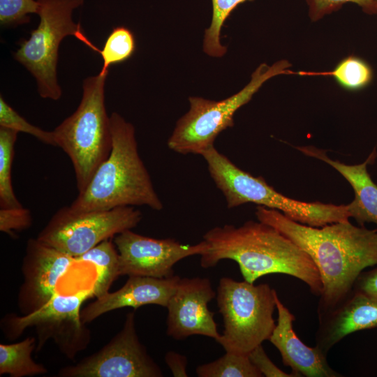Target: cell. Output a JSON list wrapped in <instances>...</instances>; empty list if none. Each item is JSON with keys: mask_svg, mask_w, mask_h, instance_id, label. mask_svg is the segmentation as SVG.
Listing matches in <instances>:
<instances>
[{"mask_svg": "<svg viewBox=\"0 0 377 377\" xmlns=\"http://www.w3.org/2000/svg\"><path fill=\"white\" fill-rule=\"evenodd\" d=\"M256 216L290 239L315 263L323 285L318 315L341 302L364 269L377 265V228L357 226L349 220L313 227L262 206L256 207Z\"/></svg>", "mask_w": 377, "mask_h": 377, "instance_id": "obj_1", "label": "cell"}, {"mask_svg": "<svg viewBox=\"0 0 377 377\" xmlns=\"http://www.w3.org/2000/svg\"><path fill=\"white\" fill-rule=\"evenodd\" d=\"M203 240L209 246L200 255L203 268L230 259L238 264L244 279L249 283L267 274H283L302 281L314 295H321V278L310 256L268 224L248 221L239 227L216 226L203 235Z\"/></svg>", "mask_w": 377, "mask_h": 377, "instance_id": "obj_2", "label": "cell"}, {"mask_svg": "<svg viewBox=\"0 0 377 377\" xmlns=\"http://www.w3.org/2000/svg\"><path fill=\"white\" fill-rule=\"evenodd\" d=\"M110 118V154L68 207L75 212L133 206L161 210L163 203L138 152L134 126L117 112H112Z\"/></svg>", "mask_w": 377, "mask_h": 377, "instance_id": "obj_3", "label": "cell"}, {"mask_svg": "<svg viewBox=\"0 0 377 377\" xmlns=\"http://www.w3.org/2000/svg\"><path fill=\"white\" fill-rule=\"evenodd\" d=\"M106 77L99 73L87 77L76 110L52 131L56 146L71 161L79 193L85 189L112 149L110 118L105 105Z\"/></svg>", "mask_w": 377, "mask_h": 377, "instance_id": "obj_4", "label": "cell"}, {"mask_svg": "<svg viewBox=\"0 0 377 377\" xmlns=\"http://www.w3.org/2000/svg\"><path fill=\"white\" fill-rule=\"evenodd\" d=\"M202 156L215 185L225 197L228 208L252 202L279 210L295 221L313 227L348 221L350 218L347 205L306 202L285 196L269 186L262 177H254L238 168L214 146Z\"/></svg>", "mask_w": 377, "mask_h": 377, "instance_id": "obj_5", "label": "cell"}, {"mask_svg": "<svg viewBox=\"0 0 377 377\" xmlns=\"http://www.w3.org/2000/svg\"><path fill=\"white\" fill-rule=\"evenodd\" d=\"M38 1L39 24L30 32L28 39L20 43L13 57L34 77L40 97L57 101L62 93L57 73L62 40L73 36L96 52L98 48L87 38L81 25L72 18L73 11L82 6L84 0Z\"/></svg>", "mask_w": 377, "mask_h": 377, "instance_id": "obj_6", "label": "cell"}, {"mask_svg": "<svg viewBox=\"0 0 377 377\" xmlns=\"http://www.w3.org/2000/svg\"><path fill=\"white\" fill-rule=\"evenodd\" d=\"M276 290L267 283L255 285L222 277L216 301L224 330L216 341L226 352L248 355L269 340L276 325Z\"/></svg>", "mask_w": 377, "mask_h": 377, "instance_id": "obj_7", "label": "cell"}, {"mask_svg": "<svg viewBox=\"0 0 377 377\" xmlns=\"http://www.w3.org/2000/svg\"><path fill=\"white\" fill-rule=\"evenodd\" d=\"M290 66L284 59L272 66L262 64L242 89L221 101L190 97V109L177 120L168 140V147L180 154L202 156L214 147L216 138L222 131L233 126L235 113L252 98L266 81L279 75L295 74L288 70Z\"/></svg>", "mask_w": 377, "mask_h": 377, "instance_id": "obj_8", "label": "cell"}, {"mask_svg": "<svg viewBox=\"0 0 377 377\" xmlns=\"http://www.w3.org/2000/svg\"><path fill=\"white\" fill-rule=\"evenodd\" d=\"M93 295L92 290H84L73 295L57 294L38 310L22 316L6 315L1 321L5 336L16 339L29 327H34L37 335L36 352H40L52 339L59 350L73 360L87 348L90 330L82 321L81 306Z\"/></svg>", "mask_w": 377, "mask_h": 377, "instance_id": "obj_9", "label": "cell"}, {"mask_svg": "<svg viewBox=\"0 0 377 377\" xmlns=\"http://www.w3.org/2000/svg\"><path fill=\"white\" fill-rule=\"evenodd\" d=\"M142 218L133 207L75 212L66 206L52 216L36 238L76 258L100 242L135 228Z\"/></svg>", "mask_w": 377, "mask_h": 377, "instance_id": "obj_10", "label": "cell"}, {"mask_svg": "<svg viewBox=\"0 0 377 377\" xmlns=\"http://www.w3.org/2000/svg\"><path fill=\"white\" fill-rule=\"evenodd\" d=\"M62 377H161L163 372L140 343L135 313L129 312L121 330L98 351L61 369Z\"/></svg>", "mask_w": 377, "mask_h": 377, "instance_id": "obj_11", "label": "cell"}, {"mask_svg": "<svg viewBox=\"0 0 377 377\" xmlns=\"http://www.w3.org/2000/svg\"><path fill=\"white\" fill-rule=\"evenodd\" d=\"M119 255V275L168 278L182 259L202 255L209 249L205 240L195 245L182 244L171 238L156 239L125 230L114 237Z\"/></svg>", "mask_w": 377, "mask_h": 377, "instance_id": "obj_12", "label": "cell"}, {"mask_svg": "<svg viewBox=\"0 0 377 377\" xmlns=\"http://www.w3.org/2000/svg\"><path fill=\"white\" fill-rule=\"evenodd\" d=\"M75 261L73 256L37 238H30L22 260L23 281L17 295L21 313H31L49 302L57 293L59 279Z\"/></svg>", "mask_w": 377, "mask_h": 377, "instance_id": "obj_13", "label": "cell"}, {"mask_svg": "<svg viewBox=\"0 0 377 377\" xmlns=\"http://www.w3.org/2000/svg\"><path fill=\"white\" fill-rule=\"evenodd\" d=\"M216 297L207 278H180L167 306L166 333L175 340L192 335L220 337L208 303Z\"/></svg>", "mask_w": 377, "mask_h": 377, "instance_id": "obj_14", "label": "cell"}, {"mask_svg": "<svg viewBox=\"0 0 377 377\" xmlns=\"http://www.w3.org/2000/svg\"><path fill=\"white\" fill-rule=\"evenodd\" d=\"M179 279L177 275L168 278L130 276L121 288L96 297L81 310V320L86 324L105 313L124 307L136 309L146 304H156L166 308Z\"/></svg>", "mask_w": 377, "mask_h": 377, "instance_id": "obj_15", "label": "cell"}, {"mask_svg": "<svg viewBox=\"0 0 377 377\" xmlns=\"http://www.w3.org/2000/svg\"><path fill=\"white\" fill-rule=\"evenodd\" d=\"M316 342L325 353L355 332L377 328V299L353 290L333 309L318 315Z\"/></svg>", "mask_w": 377, "mask_h": 377, "instance_id": "obj_16", "label": "cell"}, {"mask_svg": "<svg viewBox=\"0 0 377 377\" xmlns=\"http://www.w3.org/2000/svg\"><path fill=\"white\" fill-rule=\"evenodd\" d=\"M277 323L269 341L279 350L283 364L290 367L297 377H337L341 374L329 365L327 355L318 346L304 344L293 330L295 316L275 293Z\"/></svg>", "mask_w": 377, "mask_h": 377, "instance_id": "obj_17", "label": "cell"}, {"mask_svg": "<svg viewBox=\"0 0 377 377\" xmlns=\"http://www.w3.org/2000/svg\"><path fill=\"white\" fill-rule=\"evenodd\" d=\"M304 154L321 160L336 169L350 184L355 197L347 205L350 216L360 226L374 223L377 226V185L372 180L367 167L375 161L374 149L364 162L357 165H347L329 158L325 151L314 147H297Z\"/></svg>", "mask_w": 377, "mask_h": 377, "instance_id": "obj_18", "label": "cell"}, {"mask_svg": "<svg viewBox=\"0 0 377 377\" xmlns=\"http://www.w3.org/2000/svg\"><path fill=\"white\" fill-rule=\"evenodd\" d=\"M36 346V339L34 337L14 343H1L0 375L25 377L47 374V368L36 362L31 357Z\"/></svg>", "mask_w": 377, "mask_h": 377, "instance_id": "obj_19", "label": "cell"}, {"mask_svg": "<svg viewBox=\"0 0 377 377\" xmlns=\"http://www.w3.org/2000/svg\"><path fill=\"white\" fill-rule=\"evenodd\" d=\"M88 262L97 268L98 277L92 290L98 297L108 292L113 281L119 275V255L111 239H105L75 258Z\"/></svg>", "mask_w": 377, "mask_h": 377, "instance_id": "obj_20", "label": "cell"}, {"mask_svg": "<svg viewBox=\"0 0 377 377\" xmlns=\"http://www.w3.org/2000/svg\"><path fill=\"white\" fill-rule=\"evenodd\" d=\"M18 132L0 126V207H20L22 204L13 191L11 168Z\"/></svg>", "mask_w": 377, "mask_h": 377, "instance_id": "obj_21", "label": "cell"}, {"mask_svg": "<svg viewBox=\"0 0 377 377\" xmlns=\"http://www.w3.org/2000/svg\"><path fill=\"white\" fill-rule=\"evenodd\" d=\"M199 377H262V374L251 362L248 355L231 352L217 360L198 366Z\"/></svg>", "mask_w": 377, "mask_h": 377, "instance_id": "obj_22", "label": "cell"}, {"mask_svg": "<svg viewBox=\"0 0 377 377\" xmlns=\"http://www.w3.org/2000/svg\"><path fill=\"white\" fill-rule=\"evenodd\" d=\"M135 48V39L129 29L123 26L114 27L108 36L102 49L97 52L103 60V66L98 73L108 75L111 66L130 59Z\"/></svg>", "mask_w": 377, "mask_h": 377, "instance_id": "obj_23", "label": "cell"}, {"mask_svg": "<svg viewBox=\"0 0 377 377\" xmlns=\"http://www.w3.org/2000/svg\"><path fill=\"white\" fill-rule=\"evenodd\" d=\"M306 75L332 76L341 87L348 90L361 89L367 87L373 78L370 66L363 59L354 56L342 59L330 72H304V75Z\"/></svg>", "mask_w": 377, "mask_h": 377, "instance_id": "obj_24", "label": "cell"}, {"mask_svg": "<svg viewBox=\"0 0 377 377\" xmlns=\"http://www.w3.org/2000/svg\"><path fill=\"white\" fill-rule=\"evenodd\" d=\"M247 0H212V17L209 27L205 30L203 50L209 56L221 57L227 48L221 42V33L225 21L240 3Z\"/></svg>", "mask_w": 377, "mask_h": 377, "instance_id": "obj_25", "label": "cell"}, {"mask_svg": "<svg viewBox=\"0 0 377 377\" xmlns=\"http://www.w3.org/2000/svg\"><path fill=\"white\" fill-rule=\"evenodd\" d=\"M0 126L13 129L18 133H27L46 145L56 146L53 131H47L30 124L8 104L1 95Z\"/></svg>", "mask_w": 377, "mask_h": 377, "instance_id": "obj_26", "label": "cell"}, {"mask_svg": "<svg viewBox=\"0 0 377 377\" xmlns=\"http://www.w3.org/2000/svg\"><path fill=\"white\" fill-rule=\"evenodd\" d=\"M39 3L35 0H0V24L5 27L27 24L30 14H38Z\"/></svg>", "mask_w": 377, "mask_h": 377, "instance_id": "obj_27", "label": "cell"}, {"mask_svg": "<svg viewBox=\"0 0 377 377\" xmlns=\"http://www.w3.org/2000/svg\"><path fill=\"white\" fill-rule=\"evenodd\" d=\"M312 21L320 20L325 15L338 9L346 3H354L367 14H376L377 0H306Z\"/></svg>", "mask_w": 377, "mask_h": 377, "instance_id": "obj_28", "label": "cell"}, {"mask_svg": "<svg viewBox=\"0 0 377 377\" xmlns=\"http://www.w3.org/2000/svg\"><path fill=\"white\" fill-rule=\"evenodd\" d=\"M32 224V216L29 209L22 207L0 209V230L10 235L13 231L29 228Z\"/></svg>", "mask_w": 377, "mask_h": 377, "instance_id": "obj_29", "label": "cell"}, {"mask_svg": "<svg viewBox=\"0 0 377 377\" xmlns=\"http://www.w3.org/2000/svg\"><path fill=\"white\" fill-rule=\"evenodd\" d=\"M248 357L251 362L266 377H297L294 374L286 373L277 367L265 353L262 344L250 352Z\"/></svg>", "mask_w": 377, "mask_h": 377, "instance_id": "obj_30", "label": "cell"}, {"mask_svg": "<svg viewBox=\"0 0 377 377\" xmlns=\"http://www.w3.org/2000/svg\"><path fill=\"white\" fill-rule=\"evenodd\" d=\"M353 289L377 299V265L373 269L362 272L357 277Z\"/></svg>", "mask_w": 377, "mask_h": 377, "instance_id": "obj_31", "label": "cell"}, {"mask_svg": "<svg viewBox=\"0 0 377 377\" xmlns=\"http://www.w3.org/2000/svg\"><path fill=\"white\" fill-rule=\"evenodd\" d=\"M165 361L175 377H186L187 357L175 351H168Z\"/></svg>", "mask_w": 377, "mask_h": 377, "instance_id": "obj_32", "label": "cell"}, {"mask_svg": "<svg viewBox=\"0 0 377 377\" xmlns=\"http://www.w3.org/2000/svg\"><path fill=\"white\" fill-rule=\"evenodd\" d=\"M376 10H377V3H376Z\"/></svg>", "mask_w": 377, "mask_h": 377, "instance_id": "obj_33", "label": "cell"}]
</instances>
